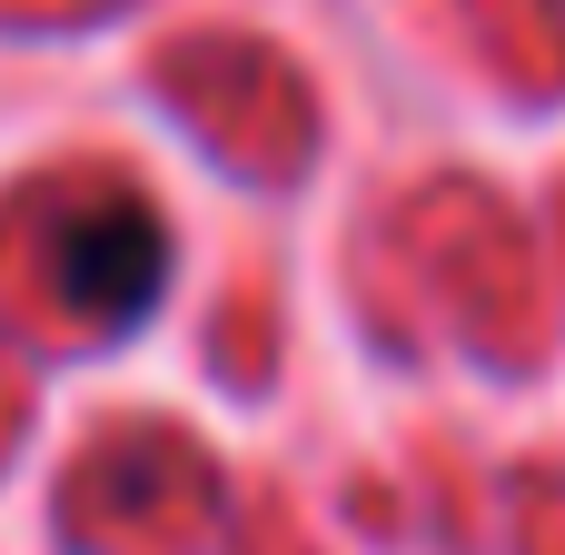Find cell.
<instances>
[{
  "label": "cell",
  "mask_w": 565,
  "mask_h": 555,
  "mask_svg": "<svg viewBox=\"0 0 565 555\" xmlns=\"http://www.w3.org/2000/svg\"><path fill=\"white\" fill-rule=\"evenodd\" d=\"M60 298L99 328H139L169 298V228L139 199H89L60 228Z\"/></svg>",
  "instance_id": "6da1fadb"
}]
</instances>
